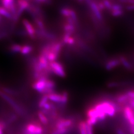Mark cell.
<instances>
[{"mask_svg":"<svg viewBox=\"0 0 134 134\" xmlns=\"http://www.w3.org/2000/svg\"><path fill=\"white\" fill-rule=\"evenodd\" d=\"M129 97L127 96V94H122L120 95L117 98V100L119 103H122L124 102L125 101L127 100L128 99Z\"/></svg>","mask_w":134,"mask_h":134,"instance_id":"23","label":"cell"},{"mask_svg":"<svg viewBox=\"0 0 134 134\" xmlns=\"http://www.w3.org/2000/svg\"><path fill=\"white\" fill-rule=\"evenodd\" d=\"M2 3H3V7L5 8L6 10H8L9 12H14L15 10V5L14 4V2L13 1H2Z\"/></svg>","mask_w":134,"mask_h":134,"instance_id":"11","label":"cell"},{"mask_svg":"<svg viewBox=\"0 0 134 134\" xmlns=\"http://www.w3.org/2000/svg\"><path fill=\"white\" fill-rule=\"evenodd\" d=\"M18 3H19L20 8H21L22 9H24L29 7V4L26 1H19Z\"/></svg>","mask_w":134,"mask_h":134,"instance_id":"24","label":"cell"},{"mask_svg":"<svg viewBox=\"0 0 134 134\" xmlns=\"http://www.w3.org/2000/svg\"><path fill=\"white\" fill-rule=\"evenodd\" d=\"M120 63L123 65L124 67L127 68V69H131L132 68V65L130 64V63L125 58L123 57H121L120 58Z\"/></svg>","mask_w":134,"mask_h":134,"instance_id":"17","label":"cell"},{"mask_svg":"<svg viewBox=\"0 0 134 134\" xmlns=\"http://www.w3.org/2000/svg\"><path fill=\"white\" fill-rule=\"evenodd\" d=\"M123 10H118V11H112V15L114 16H119L123 14Z\"/></svg>","mask_w":134,"mask_h":134,"instance_id":"29","label":"cell"},{"mask_svg":"<svg viewBox=\"0 0 134 134\" xmlns=\"http://www.w3.org/2000/svg\"><path fill=\"white\" fill-rule=\"evenodd\" d=\"M32 49L31 46L29 45H24L22 46L20 53L23 55H27L31 52Z\"/></svg>","mask_w":134,"mask_h":134,"instance_id":"19","label":"cell"},{"mask_svg":"<svg viewBox=\"0 0 134 134\" xmlns=\"http://www.w3.org/2000/svg\"><path fill=\"white\" fill-rule=\"evenodd\" d=\"M79 129L80 134H87L86 122L81 121L79 124Z\"/></svg>","mask_w":134,"mask_h":134,"instance_id":"16","label":"cell"},{"mask_svg":"<svg viewBox=\"0 0 134 134\" xmlns=\"http://www.w3.org/2000/svg\"><path fill=\"white\" fill-rule=\"evenodd\" d=\"M68 131V128L56 129L52 132L51 134H66Z\"/></svg>","mask_w":134,"mask_h":134,"instance_id":"20","label":"cell"},{"mask_svg":"<svg viewBox=\"0 0 134 134\" xmlns=\"http://www.w3.org/2000/svg\"><path fill=\"white\" fill-rule=\"evenodd\" d=\"M125 118L127 120L131 127H134V113L131 107L126 106L124 109Z\"/></svg>","mask_w":134,"mask_h":134,"instance_id":"5","label":"cell"},{"mask_svg":"<svg viewBox=\"0 0 134 134\" xmlns=\"http://www.w3.org/2000/svg\"><path fill=\"white\" fill-rule=\"evenodd\" d=\"M86 133L87 134H93V130L92 126L90 125L87 124L86 122Z\"/></svg>","mask_w":134,"mask_h":134,"instance_id":"26","label":"cell"},{"mask_svg":"<svg viewBox=\"0 0 134 134\" xmlns=\"http://www.w3.org/2000/svg\"><path fill=\"white\" fill-rule=\"evenodd\" d=\"M130 104L131 106L133 108H134V99H132L130 101Z\"/></svg>","mask_w":134,"mask_h":134,"instance_id":"36","label":"cell"},{"mask_svg":"<svg viewBox=\"0 0 134 134\" xmlns=\"http://www.w3.org/2000/svg\"><path fill=\"white\" fill-rule=\"evenodd\" d=\"M64 29L66 34H70L71 35L75 30V26L74 24H70L67 23L66 24H65Z\"/></svg>","mask_w":134,"mask_h":134,"instance_id":"14","label":"cell"},{"mask_svg":"<svg viewBox=\"0 0 134 134\" xmlns=\"http://www.w3.org/2000/svg\"><path fill=\"white\" fill-rule=\"evenodd\" d=\"M39 119L40 122L44 125L48 124V120L46 116L42 112H39L38 113Z\"/></svg>","mask_w":134,"mask_h":134,"instance_id":"15","label":"cell"},{"mask_svg":"<svg viewBox=\"0 0 134 134\" xmlns=\"http://www.w3.org/2000/svg\"><path fill=\"white\" fill-rule=\"evenodd\" d=\"M72 10L67 9V8H64L62 9L61 10V14H62L63 16H65L68 18H70L71 14H72Z\"/></svg>","mask_w":134,"mask_h":134,"instance_id":"18","label":"cell"},{"mask_svg":"<svg viewBox=\"0 0 134 134\" xmlns=\"http://www.w3.org/2000/svg\"><path fill=\"white\" fill-rule=\"evenodd\" d=\"M88 118H96L99 121V116L97 111L94 108L90 109L87 112Z\"/></svg>","mask_w":134,"mask_h":134,"instance_id":"13","label":"cell"},{"mask_svg":"<svg viewBox=\"0 0 134 134\" xmlns=\"http://www.w3.org/2000/svg\"><path fill=\"white\" fill-rule=\"evenodd\" d=\"M120 63L119 59L111 60L106 64L105 69L107 71H110L115 68V67L118 66Z\"/></svg>","mask_w":134,"mask_h":134,"instance_id":"10","label":"cell"},{"mask_svg":"<svg viewBox=\"0 0 134 134\" xmlns=\"http://www.w3.org/2000/svg\"><path fill=\"white\" fill-rule=\"evenodd\" d=\"M49 100L56 103H66L68 100V96L66 92H64L62 94L55 93H51L48 95Z\"/></svg>","mask_w":134,"mask_h":134,"instance_id":"3","label":"cell"},{"mask_svg":"<svg viewBox=\"0 0 134 134\" xmlns=\"http://www.w3.org/2000/svg\"><path fill=\"white\" fill-rule=\"evenodd\" d=\"M23 23L24 25L26 31L27 32L29 35L34 36L35 33V30L33 25L27 19H24L23 21Z\"/></svg>","mask_w":134,"mask_h":134,"instance_id":"8","label":"cell"},{"mask_svg":"<svg viewBox=\"0 0 134 134\" xmlns=\"http://www.w3.org/2000/svg\"><path fill=\"white\" fill-rule=\"evenodd\" d=\"M86 2L90 6L91 10L93 13V14L95 15L96 18L98 20H101L102 19V15L101 14V10L99 9L97 4L95 2L91 1H87Z\"/></svg>","mask_w":134,"mask_h":134,"instance_id":"6","label":"cell"},{"mask_svg":"<svg viewBox=\"0 0 134 134\" xmlns=\"http://www.w3.org/2000/svg\"><path fill=\"white\" fill-rule=\"evenodd\" d=\"M48 100L49 99H48V96H44L39 102V107L40 108H43L44 105L48 102Z\"/></svg>","mask_w":134,"mask_h":134,"instance_id":"21","label":"cell"},{"mask_svg":"<svg viewBox=\"0 0 134 134\" xmlns=\"http://www.w3.org/2000/svg\"><path fill=\"white\" fill-rule=\"evenodd\" d=\"M116 133H117V134H126L121 129H118L117 130Z\"/></svg>","mask_w":134,"mask_h":134,"instance_id":"35","label":"cell"},{"mask_svg":"<svg viewBox=\"0 0 134 134\" xmlns=\"http://www.w3.org/2000/svg\"><path fill=\"white\" fill-rule=\"evenodd\" d=\"M0 15L7 18H9L10 16L9 12L8 10H6L3 7H0Z\"/></svg>","mask_w":134,"mask_h":134,"instance_id":"22","label":"cell"},{"mask_svg":"<svg viewBox=\"0 0 134 134\" xmlns=\"http://www.w3.org/2000/svg\"><path fill=\"white\" fill-rule=\"evenodd\" d=\"M96 109L103 112L107 116L113 117L116 112V108L112 103L109 101L101 102L97 104L94 107Z\"/></svg>","mask_w":134,"mask_h":134,"instance_id":"1","label":"cell"},{"mask_svg":"<svg viewBox=\"0 0 134 134\" xmlns=\"http://www.w3.org/2000/svg\"><path fill=\"white\" fill-rule=\"evenodd\" d=\"M45 56L48 60L49 62L52 63L53 62H55L57 57V54L53 52L52 51H51L50 49V50H49L48 51Z\"/></svg>","mask_w":134,"mask_h":134,"instance_id":"12","label":"cell"},{"mask_svg":"<svg viewBox=\"0 0 134 134\" xmlns=\"http://www.w3.org/2000/svg\"><path fill=\"white\" fill-rule=\"evenodd\" d=\"M72 125V121L70 119H61L58 120L56 124V129L68 128Z\"/></svg>","mask_w":134,"mask_h":134,"instance_id":"7","label":"cell"},{"mask_svg":"<svg viewBox=\"0 0 134 134\" xmlns=\"http://www.w3.org/2000/svg\"><path fill=\"white\" fill-rule=\"evenodd\" d=\"M46 80H38L34 82L33 87L37 91L43 92L46 88Z\"/></svg>","mask_w":134,"mask_h":134,"instance_id":"9","label":"cell"},{"mask_svg":"<svg viewBox=\"0 0 134 134\" xmlns=\"http://www.w3.org/2000/svg\"><path fill=\"white\" fill-rule=\"evenodd\" d=\"M74 43H75V39L71 36L65 42V43H66L69 45H72L73 44H74Z\"/></svg>","mask_w":134,"mask_h":134,"instance_id":"30","label":"cell"},{"mask_svg":"<svg viewBox=\"0 0 134 134\" xmlns=\"http://www.w3.org/2000/svg\"><path fill=\"white\" fill-rule=\"evenodd\" d=\"M111 10L112 11H118L123 10V7L120 4H114L112 5Z\"/></svg>","mask_w":134,"mask_h":134,"instance_id":"25","label":"cell"},{"mask_svg":"<svg viewBox=\"0 0 134 134\" xmlns=\"http://www.w3.org/2000/svg\"><path fill=\"white\" fill-rule=\"evenodd\" d=\"M98 5V7L99 8V9H100V10H104L105 9V7L104 6V5L103 4V2H99L97 4Z\"/></svg>","mask_w":134,"mask_h":134,"instance_id":"32","label":"cell"},{"mask_svg":"<svg viewBox=\"0 0 134 134\" xmlns=\"http://www.w3.org/2000/svg\"><path fill=\"white\" fill-rule=\"evenodd\" d=\"M126 9L128 10H134V4H132L128 5L126 7Z\"/></svg>","mask_w":134,"mask_h":134,"instance_id":"34","label":"cell"},{"mask_svg":"<svg viewBox=\"0 0 134 134\" xmlns=\"http://www.w3.org/2000/svg\"><path fill=\"white\" fill-rule=\"evenodd\" d=\"M51 108H52V106L48 102L46 103L43 107V108H44V109L47 110H50Z\"/></svg>","mask_w":134,"mask_h":134,"instance_id":"33","label":"cell"},{"mask_svg":"<svg viewBox=\"0 0 134 134\" xmlns=\"http://www.w3.org/2000/svg\"><path fill=\"white\" fill-rule=\"evenodd\" d=\"M22 46L19 45H14L12 47V49L14 52H20Z\"/></svg>","mask_w":134,"mask_h":134,"instance_id":"28","label":"cell"},{"mask_svg":"<svg viewBox=\"0 0 134 134\" xmlns=\"http://www.w3.org/2000/svg\"><path fill=\"white\" fill-rule=\"evenodd\" d=\"M103 3L106 9H108V10H111L112 9V3L110 2V1H104L103 2Z\"/></svg>","mask_w":134,"mask_h":134,"instance_id":"27","label":"cell"},{"mask_svg":"<svg viewBox=\"0 0 134 134\" xmlns=\"http://www.w3.org/2000/svg\"><path fill=\"white\" fill-rule=\"evenodd\" d=\"M5 124L0 121V134H3V130L5 129Z\"/></svg>","mask_w":134,"mask_h":134,"instance_id":"31","label":"cell"},{"mask_svg":"<svg viewBox=\"0 0 134 134\" xmlns=\"http://www.w3.org/2000/svg\"><path fill=\"white\" fill-rule=\"evenodd\" d=\"M43 132V129L39 124L29 123L26 126L24 134H42Z\"/></svg>","mask_w":134,"mask_h":134,"instance_id":"2","label":"cell"},{"mask_svg":"<svg viewBox=\"0 0 134 134\" xmlns=\"http://www.w3.org/2000/svg\"><path fill=\"white\" fill-rule=\"evenodd\" d=\"M49 67L52 71L57 76L60 77H65L66 76L65 71L62 65L57 62L49 63Z\"/></svg>","mask_w":134,"mask_h":134,"instance_id":"4","label":"cell"}]
</instances>
